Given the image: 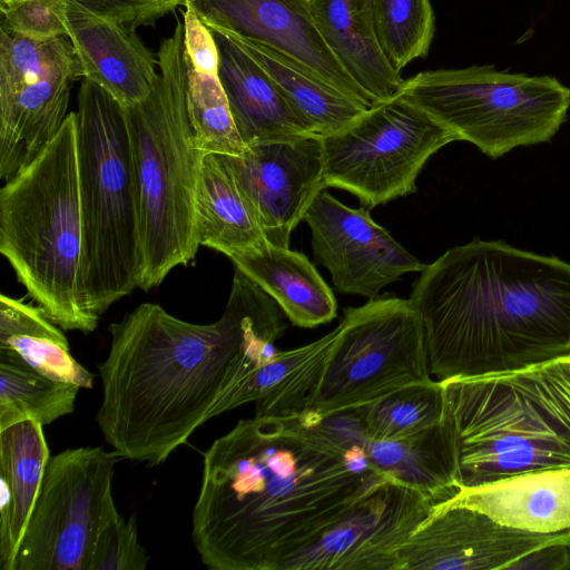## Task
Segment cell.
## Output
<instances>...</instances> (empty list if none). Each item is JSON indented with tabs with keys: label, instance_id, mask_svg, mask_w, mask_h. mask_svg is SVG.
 Here are the masks:
<instances>
[{
	"label": "cell",
	"instance_id": "1",
	"mask_svg": "<svg viewBox=\"0 0 570 570\" xmlns=\"http://www.w3.org/2000/svg\"><path fill=\"white\" fill-rule=\"evenodd\" d=\"M281 311L235 268L214 323H189L153 303L111 323L110 348L98 365L102 400L96 415L108 444L124 459L161 464L277 352L286 328Z\"/></svg>",
	"mask_w": 570,
	"mask_h": 570
},
{
	"label": "cell",
	"instance_id": "2",
	"mask_svg": "<svg viewBox=\"0 0 570 570\" xmlns=\"http://www.w3.org/2000/svg\"><path fill=\"white\" fill-rule=\"evenodd\" d=\"M387 478L305 413L240 420L203 454L194 546L214 570H279Z\"/></svg>",
	"mask_w": 570,
	"mask_h": 570
},
{
	"label": "cell",
	"instance_id": "3",
	"mask_svg": "<svg viewBox=\"0 0 570 570\" xmlns=\"http://www.w3.org/2000/svg\"><path fill=\"white\" fill-rule=\"evenodd\" d=\"M409 299L438 381L570 355V263L554 255L474 237L426 265Z\"/></svg>",
	"mask_w": 570,
	"mask_h": 570
},
{
	"label": "cell",
	"instance_id": "4",
	"mask_svg": "<svg viewBox=\"0 0 570 570\" xmlns=\"http://www.w3.org/2000/svg\"><path fill=\"white\" fill-rule=\"evenodd\" d=\"M441 382L460 490L570 470V355Z\"/></svg>",
	"mask_w": 570,
	"mask_h": 570
},
{
	"label": "cell",
	"instance_id": "5",
	"mask_svg": "<svg viewBox=\"0 0 570 570\" xmlns=\"http://www.w3.org/2000/svg\"><path fill=\"white\" fill-rule=\"evenodd\" d=\"M0 253L18 282L65 331L91 333L85 304L76 111L47 148L0 189Z\"/></svg>",
	"mask_w": 570,
	"mask_h": 570
},
{
	"label": "cell",
	"instance_id": "6",
	"mask_svg": "<svg viewBox=\"0 0 570 570\" xmlns=\"http://www.w3.org/2000/svg\"><path fill=\"white\" fill-rule=\"evenodd\" d=\"M158 77L149 96L124 107L140 207L141 274L149 291L177 266L191 262L200 247L196 198L202 163L187 104L184 26L159 47Z\"/></svg>",
	"mask_w": 570,
	"mask_h": 570
},
{
	"label": "cell",
	"instance_id": "7",
	"mask_svg": "<svg viewBox=\"0 0 570 570\" xmlns=\"http://www.w3.org/2000/svg\"><path fill=\"white\" fill-rule=\"evenodd\" d=\"M76 118L83 298L100 318L139 287V191L124 106L82 78Z\"/></svg>",
	"mask_w": 570,
	"mask_h": 570
},
{
	"label": "cell",
	"instance_id": "8",
	"mask_svg": "<svg viewBox=\"0 0 570 570\" xmlns=\"http://www.w3.org/2000/svg\"><path fill=\"white\" fill-rule=\"evenodd\" d=\"M397 95L492 159L550 141L570 109V88L556 77L493 65L422 71Z\"/></svg>",
	"mask_w": 570,
	"mask_h": 570
},
{
	"label": "cell",
	"instance_id": "9",
	"mask_svg": "<svg viewBox=\"0 0 570 570\" xmlns=\"http://www.w3.org/2000/svg\"><path fill=\"white\" fill-rule=\"evenodd\" d=\"M338 325L307 412L321 416L355 409L431 380L424 325L410 299L384 295L347 307Z\"/></svg>",
	"mask_w": 570,
	"mask_h": 570
},
{
	"label": "cell",
	"instance_id": "10",
	"mask_svg": "<svg viewBox=\"0 0 570 570\" xmlns=\"http://www.w3.org/2000/svg\"><path fill=\"white\" fill-rule=\"evenodd\" d=\"M321 139L325 187L347 190L370 209L415 191L428 159L458 140L400 95Z\"/></svg>",
	"mask_w": 570,
	"mask_h": 570
},
{
	"label": "cell",
	"instance_id": "11",
	"mask_svg": "<svg viewBox=\"0 0 570 570\" xmlns=\"http://www.w3.org/2000/svg\"><path fill=\"white\" fill-rule=\"evenodd\" d=\"M122 459L101 446L49 459L13 570H90L100 531L119 513L111 485Z\"/></svg>",
	"mask_w": 570,
	"mask_h": 570
},
{
	"label": "cell",
	"instance_id": "12",
	"mask_svg": "<svg viewBox=\"0 0 570 570\" xmlns=\"http://www.w3.org/2000/svg\"><path fill=\"white\" fill-rule=\"evenodd\" d=\"M439 502L387 478L279 570H395L396 551Z\"/></svg>",
	"mask_w": 570,
	"mask_h": 570
},
{
	"label": "cell",
	"instance_id": "13",
	"mask_svg": "<svg viewBox=\"0 0 570 570\" xmlns=\"http://www.w3.org/2000/svg\"><path fill=\"white\" fill-rule=\"evenodd\" d=\"M558 541H570V529L520 530L450 499L435 504L397 549L395 570L508 569L522 556Z\"/></svg>",
	"mask_w": 570,
	"mask_h": 570
},
{
	"label": "cell",
	"instance_id": "14",
	"mask_svg": "<svg viewBox=\"0 0 570 570\" xmlns=\"http://www.w3.org/2000/svg\"><path fill=\"white\" fill-rule=\"evenodd\" d=\"M312 233L316 264L331 274L342 294L379 297L402 275L422 272L425 264L402 247L364 208H351L324 189L304 219Z\"/></svg>",
	"mask_w": 570,
	"mask_h": 570
},
{
	"label": "cell",
	"instance_id": "15",
	"mask_svg": "<svg viewBox=\"0 0 570 570\" xmlns=\"http://www.w3.org/2000/svg\"><path fill=\"white\" fill-rule=\"evenodd\" d=\"M254 209L266 239L289 247L291 234L324 189L322 139L306 135L247 146L219 156Z\"/></svg>",
	"mask_w": 570,
	"mask_h": 570
},
{
	"label": "cell",
	"instance_id": "16",
	"mask_svg": "<svg viewBox=\"0 0 570 570\" xmlns=\"http://www.w3.org/2000/svg\"><path fill=\"white\" fill-rule=\"evenodd\" d=\"M208 29L259 41L366 108L376 105L331 50L302 0H187Z\"/></svg>",
	"mask_w": 570,
	"mask_h": 570
},
{
	"label": "cell",
	"instance_id": "17",
	"mask_svg": "<svg viewBox=\"0 0 570 570\" xmlns=\"http://www.w3.org/2000/svg\"><path fill=\"white\" fill-rule=\"evenodd\" d=\"M306 414L336 444L360 450L377 471L430 494L439 503L459 493L456 450L446 411L435 425L395 440L366 438L353 409L321 416Z\"/></svg>",
	"mask_w": 570,
	"mask_h": 570
},
{
	"label": "cell",
	"instance_id": "18",
	"mask_svg": "<svg viewBox=\"0 0 570 570\" xmlns=\"http://www.w3.org/2000/svg\"><path fill=\"white\" fill-rule=\"evenodd\" d=\"M65 23L88 79L127 107L146 99L158 77V59L135 30L65 0Z\"/></svg>",
	"mask_w": 570,
	"mask_h": 570
},
{
	"label": "cell",
	"instance_id": "19",
	"mask_svg": "<svg viewBox=\"0 0 570 570\" xmlns=\"http://www.w3.org/2000/svg\"><path fill=\"white\" fill-rule=\"evenodd\" d=\"M210 31L218 49V78L246 146L315 135L243 49L222 33Z\"/></svg>",
	"mask_w": 570,
	"mask_h": 570
},
{
	"label": "cell",
	"instance_id": "20",
	"mask_svg": "<svg viewBox=\"0 0 570 570\" xmlns=\"http://www.w3.org/2000/svg\"><path fill=\"white\" fill-rule=\"evenodd\" d=\"M307 8L331 50L375 104L399 94L405 79L380 46L373 0H309Z\"/></svg>",
	"mask_w": 570,
	"mask_h": 570
},
{
	"label": "cell",
	"instance_id": "21",
	"mask_svg": "<svg viewBox=\"0 0 570 570\" xmlns=\"http://www.w3.org/2000/svg\"><path fill=\"white\" fill-rule=\"evenodd\" d=\"M340 325L302 347L277 351L249 373L222 402L218 415L255 403L256 417H293L306 411Z\"/></svg>",
	"mask_w": 570,
	"mask_h": 570
},
{
	"label": "cell",
	"instance_id": "22",
	"mask_svg": "<svg viewBox=\"0 0 570 570\" xmlns=\"http://www.w3.org/2000/svg\"><path fill=\"white\" fill-rule=\"evenodd\" d=\"M452 500L520 530L553 533L570 529V470L542 471L461 489Z\"/></svg>",
	"mask_w": 570,
	"mask_h": 570
},
{
	"label": "cell",
	"instance_id": "23",
	"mask_svg": "<svg viewBox=\"0 0 570 570\" xmlns=\"http://www.w3.org/2000/svg\"><path fill=\"white\" fill-rule=\"evenodd\" d=\"M43 425L27 420L0 431V569L13 570L50 459Z\"/></svg>",
	"mask_w": 570,
	"mask_h": 570
},
{
	"label": "cell",
	"instance_id": "24",
	"mask_svg": "<svg viewBox=\"0 0 570 570\" xmlns=\"http://www.w3.org/2000/svg\"><path fill=\"white\" fill-rule=\"evenodd\" d=\"M229 259L277 303L293 325L313 328L336 317L332 289L302 253L266 242Z\"/></svg>",
	"mask_w": 570,
	"mask_h": 570
},
{
	"label": "cell",
	"instance_id": "25",
	"mask_svg": "<svg viewBox=\"0 0 570 570\" xmlns=\"http://www.w3.org/2000/svg\"><path fill=\"white\" fill-rule=\"evenodd\" d=\"M243 49L272 79L294 112L321 137L357 118L366 107L284 53L259 41L214 30Z\"/></svg>",
	"mask_w": 570,
	"mask_h": 570
},
{
	"label": "cell",
	"instance_id": "26",
	"mask_svg": "<svg viewBox=\"0 0 570 570\" xmlns=\"http://www.w3.org/2000/svg\"><path fill=\"white\" fill-rule=\"evenodd\" d=\"M199 246L228 258L268 242L236 179L218 155L204 156L196 198Z\"/></svg>",
	"mask_w": 570,
	"mask_h": 570
},
{
	"label": "cell",
	"instance_id": "27",
	"mask_svg": "<svg viewBox=\"0 0 570 570\" xmlns=\"http://www.w3.org/2000/svg\"><path fill=\"white\" fill-rule=\"evenodd\" d=\"M61 330L38 305L0 295V347L17 352L47 377L91 389L92 373L71 355Z\"/></svg>",
	"mask_w": 570,
	"mask_h": 570
},
{
	"label": "cell",
	"instance_id": "28",
	"mask_svg": "<svg viewBox=\"0 0 570 570\" xmlns=\"http://www.w3.org/2000/svg\"><path fill=\"white\" fill-rule=\"evenodd\" d=\"M80 389L45 376L17 352L0 347V431L27 420L47 425L72 413Z\"/></svg>",
	"mask_w": 570,
	"mask_h": 570
},
{
	"label": "cell",
	"instance_id": "29",
	"mask_svg": "<svg viewBox=\"0 0 570 570\" xmlns=\"http://www.w3.org/2000/svg\"><path fill=\"white\" fill-rule=\"evenodd\" d=\"M353 410L366 438L395 440L439 423L445 415L446 401L442 382L429 380L405 385Z\"/></svg>",
	"mask_w": 570,
	"mask_h": 570
},
{
	"label": "cell",
	"instance_id": "30",
	"mask_svg": "<svg viewBox=\"0 0 570 570\" xmlns=\"http://www.w3.org/2000/svg\"><path fill=\"white\" fill-rule=\"evenodd\" d=\"M187 104L199 150L218 156H243L247 149L235 125L218 75L195 70L187 62Z\"/></svg>",
	"mask_w": 570,
	"mask_h": 570
},
{
	"label": "cell",
	"instance_id": "31",
	"mask_svg": "<svg viewBox=\"0 0 570 570\" xmlns=\"http://www.w3.org/2000/svg\"><path fill=\"white\" fill-rule=\"evenodd\" d=\"M380 46L395 70L425 58L434 32L431 0H373Z\"/></svg>",
	"mask_w": 570,
	"mask_h": 570
},
{
	"label": "cell",
	"instance_id": "32",
	"mask_svg": "<svg viewBox=\"0 0 570 570\" xmlns=\"http://www.w3.org/2000/svg\"><path fill=\"white\" fill-rule=\"evenodd\" d=\"M59 72H83L68 37L33 40L0 29V95Z\"/></svg>",
	"mask_w": 570,
	"mask_h": 570
},
{
	"label": "cell",
	"instance_id": "33",
	"mask_svg": "<svg viewBox=\"0 0 570 570\" xmlns=\"http://www.w3.org/2000/svg\"><path fill=\"white\" fill-rule=\"evenodd\" d=\"M149 557L138 540L136 515L111 518L100 531L90 570H144Z\"/></svg>",
	"mask_w": 570,
	"mask_h": 570
},
{
	"label": "cell",
	"instance_id": "34",
	"mask_svg": "<svg viewBox=\"0 0 570 570\" xmlns=\"http://www.w3.org/2000/svg\"><path fill=\"white\" fill-rule=\"evenodd\" d=\"M0 29L33 39L68 37L65 23V0L0 1Z\"/></svg>",
	"mask_w": 570,
	"mask_h": 570
},
{
	"label": "cell",
	"instance_id": "35",
	"mask_svg": "<svg viewBox=\"0 0 570 570\" xmlns=\"http://www.w3.org/2000/svg\"><path fill=\"white\" fill-rule=\"evenodd\" d=\"M79 3L130 30L154 26L187 0H77Z\"/></svg>",
	"mask_w": 570,
	"mask_h": 570
},
{
	"label": "cell",
	"instance_id": "36",
	"mask_svg": "<svg viewBox=\"0 0 570 570\" xmlns=\"http://www.w3.org/2000/svg\"><path fill=\"white\" fill-rule=\"evenodd\" d=\"M184 8L183 26L186 62L199 72L218 75V49L212 31L189 6Z\"/></svg>",
	"mask_w": 570,
	"mask_h": 570
},
{
	"label": "cell",
	"instance_id": "37",
	"mask_svg": "<svg viewBox=\"0 0 570 570\" xmlns=\"http://www.w3.org/2000/svg\"><path fill=\"white\" fill-rule=\"evenodd\" d=\"M509 570H570V541H558L539 547L522 556Z\"/></svg>",
	"mask_w": 570,
	"mask_h": 570
},
{
	"label": "cell",
	"instance_id": "38",
	"mask_svg": "<svg viewBox=\"0 0 570 570\" xmlns=\"http://www.w3.org/2000/svg\"><path fill=\"white\" fill-rule=\"evenodd\" d=\"M0 1H3V0H0Z\"/></svg>",
	"mask_w": 570,
	"mask_h": 570
}]
</instances>
